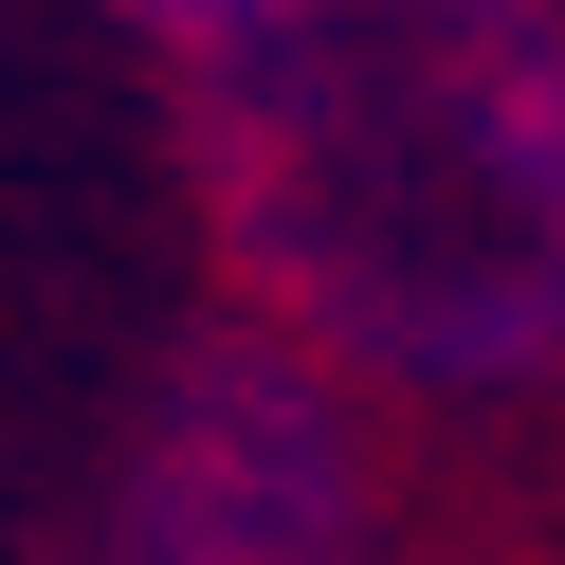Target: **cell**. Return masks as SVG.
Segmentation results:
<instances>
[{
	"label": "cell",
	"instance_id": "obj_1",
	"mask_svg": "<svg viewBox=\"0 0 565 565\" xmlns=\"http://www.w3.org/2000/svg\"><path fill=\"white\" fill-rule=\"evenodd\" d=\"M201 92L310 347L456 402L565 365V0H274Z\"/></svg>",
	"mask_w": 565,
	"mask_h": 565
},
{
	"label": "cell",
	"instance_id": "obj_2",
	"mask_svg": "<svg viewBox=\"0 0 565 565\" xmlns=\"http://www.w3.org/2000/svg\"><path fill=\"white\" fill-rule=\"evenodd\" d=\"M365 438L310 347H220L128 475V565H347Z\"/></svg>",
	"mask_w": 565,
	"mask_h": 565
},
{
	"label": "cell",
	"instance_id": "obj_3",
	"mask_svg": "<svg viewBox=\"0 0 565 565\" xmlns=\"http://www.w3.org/2000/svg\"><path fill=\"white\" fill-rule=\"evenodd\" d=\"M256 19H274V0H147V38H164V55H201V74H220Z\"/></svg>",
	"mask_w": 565,
	"mask_h": 565
}]
</instances>
